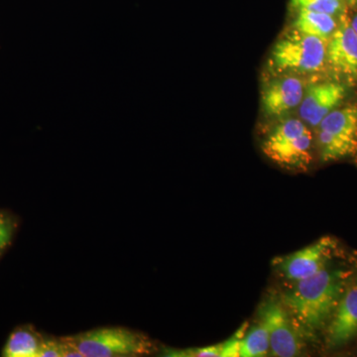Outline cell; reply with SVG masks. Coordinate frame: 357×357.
I'll use <instances>...</instances> for the list:
<instances>
[{
    "label": "cell",
    "instance_id": "6da1fadb",
    "mask_svg": "<svg viewBox=\"0 0 357 357\" xmlns=\"http://www.w3.org/2000/svg\"><path fill=\"white\" fill-rule=\"evenodd\" d=\"M351 276L349 270L328 266L282 294V303L305 340H316L325 333Z\"/></svg>",
    "mask_w": 357,
    "mask_h": 357
},
{
    "label": "cell",
    "instance_id": "7a4b0ae2",
    "mask_svg": "<svg viewBox=\"0 0 357 357\" xmlns=\"http://www.w3.org/2000/svg\"><path fill=\"white\" fill-rule=\"evenodd\" d=\"M68 338L84 357L146 356L156 349L145 333L121 326L95 328Z\"/></svg>",
    "mask_w": 357,
    "mask_h": 357
},
{
    "label": "cell",
    "instance_id": "3957f363",
    "mask_svg": "<svg viewBox=\"0 0 357 357\" xmlns=\"http://www.w3.org/2000/svg\"><path fill=\"white\" fill-rule=\"evenodd\" d=\"M312 134L304 121L288 119L275 126L263 141L262 151L277 165L307 170L312 161Z\"/></svg>",
    "mask_w": 357,
    "mask_h": 357
},
{
    "label": "cell",
    "instance_id": "277c9868",
    "mask_svg": "<svg viewBox=\"0 0 357 357\" xmlns=\"http://www.w3.org/2000/svg\"><path fill=\"white\" fill-rule=\"evenodd\" d=\"M326 44L324 40L294 29L275 44L272 63L281 72H318L325 65Z\"/></svg>",
    "mask_w": 357,
    "mask_h": 357
},
{
    "label": "cell",
    "instance_id": "5b68a950",
    "mask_svg": "<svg viewBox=\"0 0 357 357\" xmlns=\"http://www.w3.org/2000/svg\"><path fill=\"white\" fill-rule=\"evenodd\" d=\"M318 128L321 161H337L357 153V105L333 110Z\"/></svg>",
    "mask_w": 357,
    "mask_h": 357
},
{
    "label": "cell",
    "instance_id": "8992f818",
    "mask_svg": "<svg viewBox=\"0 0 357 357\" xmlns=\"http://www.w3.org/2000/svg\"><path fill=\"white\" fill-rule=\"evenodd\" d=\"M259 319L265 324L269 333V356H302L306 340L301 335L280 298H270L264 301L260 306Z\"/></svg>",
    "mask_w": 357,
    "mask_h": 357
},
{
    "label": "cell",
    "instance_id": "52a82bcc",
    "mask_svg": "<svg viewBox=\"0 0 357 357\" xmlns=\"http://www.w3.org/2000/svg\"><path fill=\"white\" fill-rule=\"evenodd\" d=\"M337 250V241L332 236H324L307 248L277 257L273 266L277 273L293 285L328 267Z\"/></svg>",
    "mask_w": 357,
    "mask_h": 357
},
{
    "label": "cell",
    "instance_id": "ba28073f",
    "mask_svg": "<svg viewBox=\"0 0 357 357\" xmlns=\"http://www.w3.org/2000/svg\"><path fill=\"white\" fill-rule=\"evenodd\" d=\"M324 335L328 349H342L356 337L357 280H351L345 288Z\"/></svg>",
    "mask_w": 357,
    "mask_h": 357
},
{
    "label": "cell",
    "instance_id": "9c48e42d",
    "mask_svg": "<svg viewBox=\"0 0 357 357\" xmlns=\"http://www.w3.org/2000/svg\"><path fill=\"white\" fill-rule=\"evenodd\" d=\"M326 60L338 74L357 79V34L345 11L326 44Z\"/></svg>",
    "mask_w": 357,
    "mask_h": 357
},
{
    "label": "cell",
    "instance_id": "30bf717a",
    "mask_svg": "<svg viewBox=\"0 0 357 357\" xmlns=\"http://www.w3.org/2000/svg\"><path fill=\"white\" fill-rule=\"evenodd\" d=\"M345 88L337 83L312 84L305 91L300 103V116L312 128H318L324 119L344 100Z\"/></svg>",
    "mask_w": 357,
    "mask_h": 357
},
{
    "label": "cell",
    "instance_id": "8fae6325",
    "mask_svg": "<svg viewBox=\"0 0 357 357\" xmlns=\"http://www.w3.org/2000/svg\"><path fill=\"white\" fill-rule=\"evenodd\" d=\"M304 84L296 77H284L271 82L262 93V109L269 116H281L300 105Z\"/></svg>",
    "mask_w": 357,
    "mask_h": 357
},
{
    "label": "cell",
    "instance_id": "7c38bea8",
    "mask_svg": "<svg viewBox=\"0 0 357 357\" xmlns=\"http://www.w3.org/2000/svg\"><path fill=\"white\" fill-rule=\"evenodd\" d=\"M246 330H248V324L241 326L229 340L220 342V344L185 349H164L162 356L167 357H238L239 352H241V340H243Z\"/></svg>",
    "mask_w": 357,
    "mask_h": 357
},
{
    "label": "cell",
    "instance_id": "4fadbf2b",
    "mask_svg": "<svg viewBox=\"0 0 357 357\" xmlns=\"http://www.w3.org/2000/svg\"><path fill=\"white\" fill-rule=\"evenodd\" d=\"M337 27V21L331 14L311 10H298L294 28L296 31L328 42Z\"/></svg>",
    "mask_w": 357,
    "mask_h": 357
},
{
    "label": "cell",
    "instance_id": "5bb4252c",
    "mask_svg": "<svg viewBox=\"0 0 357 357\" xmlns=\"http://www.w3.org/2000/svg\"><path fill=\"white\" fill-rule=\"evenodd\" d=\"M44 338L31 328L14 331L7 340L2 356L6 357H38Z\"/></svg>",
    "mask_w": 357,
    "mask_h": 357
},
{
    "label": "cell",
    "instance_id": "9a60e30c",
    "mask_svg": "<svg viewBox=\"0 0 357 357\" xmlns=\"http://www.w3.org/2000/svg\"><path fill=\"white\" fill-rule=\"evenodd\" d=\"M270 340L266 326L259 319L256 325L248 328L241 344L239 357L269 356Z\"/></svg>",
    "mask_w": 357,
    "mask_h": 357
},
{
    "label": "cell",
    "instance_id": "2e32d148",
    "mask_svg": "<svg viewBox=\"0 0 357 357\" xmlns=\"http://www.w3.org/2000/svg\"><path fill=\"white\" fill-rule=\"evenodd\" d=\"M294 10H311L340 16L345 11L342 0H291Z\"/></svg>",
    "mask_w": 357,
    "mask_h": 357
},
{
    "label": "cell",
    "instance_id": "e0dca14e",
    "mask_svg": "<svg viewBox=\"0 0 357 357\" xmlns=\"http://www.w3.org/2000/svg\"><path fill=\"white\" fill-rule=\"evenodd\" d=\"M13 236V225L10 220L0 213V251L10 243Z\"/></svg>",
    "mask_w": 357,
    "mask_h": 357
},
{
    "label": "cell",
    "instance_id": "ac0fdd59",
    "mask_svg": "<svg viewBox=\"0 0 357 357\" xmlns=\"http://www.w3.org/2000/svg\"><path fill=\"white\" fill-rule=\"evenodd\" d=\"M351 25L357 34V13L352 17V20H351Z\"/></svg>",
    "mask_w": 357,
    "mask_h": 357
},
{
    "label": "cell",
    "instance_id": "d6986e66",
    "mask_svg": "<svg viewBox=\"0 0 357 357\" xmlns=\"http://www.w3.org/2000/svg\"><path fill=\"white\" fill-rule=\"evenodd\" d=\"M344 2V4H347L349 6H357V0H342Z\"/></svg>",
    "mask_w": 357,
    "mask_h": 357
}]
</instances>
